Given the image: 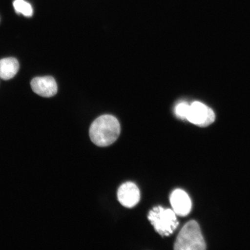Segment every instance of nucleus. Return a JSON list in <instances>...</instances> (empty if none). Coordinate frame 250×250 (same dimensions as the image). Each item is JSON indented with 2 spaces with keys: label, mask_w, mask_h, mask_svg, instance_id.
Returning a JSON list of instances; mask_svg holds the SVG:
<instances>
[{
  "label": "nucleus",
  "mask_w": 250,
  "mask_h": 250,
  "mask_svg": "<svg viewBox=\"0 0 250 250\" xmlns=\"http://www.w3.org/2000/svg\"><path fill=\"white\" fill-rule=\"evenodd\" d=\"M121 132L120 123L111 115H104L93 122L89 129L92 142L99 146H107L117 140Z\"/></svg>",
  "instance_id": "f257e3e1"
},
{
  "label": "nucleus",
  "mask_w": 250,
  "mask_h": 250,
  "mask_svg": "<svg viewBox=\"0 0 250 250\" xmlns=\"http://www.w3.org/2000/svg\"><path fill=\"white\" fill-rule=\"evenodd\" d=\"M206 244L201 228L194 220L187 223L181 230L175 242L176 250H204Z\"/></svg>",
  "instance_id": "f03ea898"
},
{
  "label": "nucleus",
  "mask_w": 250,
  "mask_h": 250,
  "mask_svg": "<svg viewBox=\"0 0 250 250\" xmlns=\"http://www.w3.org/2000/svg\"><path fill=\"white\" fill-rule=\"evenodd\" d=\"M148 220L154 226L156 232L162 236H168L179 226L176 214L173 210L157 206L149 212Z\"/></svg>",
  "instance_id": "7ed1b4c3"
},
{
  "label": "nucleus",
  "mask_w": 250,
  "mask_h": 250,
  "mask_svg": "<svg viewBox=\"0 0 250 250\" xmlns=\"http://www.w3.org/2000/svg\"><path fill=\"white\" fill-rule=\"evenodd\" d=\"M215 115L213 111L203 103L195 102L189 106L186 120L199 127H205L213 123Z\"/></svg>",
  "instance_id": "20e7f679"
},
{
  "label": "nucleus",
  "mask_w": 250,
  "mask_h": 250,
  "mask_svg": "<svg viewBox=\"0 0 250 250\" xmlns=\"http://www.w3.org/2000/svg\"><path fill=\"white\" fill-rule=\"evenodd\" d=\"M117 196L119 202L124 207L132 208L140 201V190L135 184L125 183L119 188Z\"/></svg>",
  "instance_id": "39448f33"
},
{
  "label": "nucleus",
  "mask_w": 250,
  "mask_h": 250,
  "mask_svg": "<svg viewBox=\"0 0 250 250\" xmlns=\"http://www.w3.org/2000/svg\"><path fill=\"white\" fill-rule=\"evenodd\" d=\"M170 201L173 211L179 216H187L191 210V200L187 193L182 189H177L172 192Z\"/></svg>",
  "instance_id": "423d86ee"
},
{
  "label": "nucleus",
  "mask_w": 250,
  "mask_h": 250,
  "mask_svg": "<svg viewBox=\"0 0 250 250\" xmlns=\"http://www.w3.org/2000/svg\"><path fill=\"white\" fill-rule=\"evenodd\" d=\"M31 86L34 92L44 98H51L58 92L57 83L51 76L34 78L31 81Z\"/></svg>",
  "instance_id": "0eeeda50"
},
{
  "label": "nucleus",
  "mask_w": 250,
  "mask_h": 250,
  "mask_svg": "<svg viewBox=\"0 0 250 250\" xmlns=\"http://www.w3.org/2000/svg\"><path fill=\"white\" fill-rule=\"evenodd\" d=\"M20 69V64L17 59L7 58L0 60V78L8 80L14 77Z\"/></svg>",
  "instance_id": "6e6552de"
},
{
  "label": "nucleus",
  "mask_w": 250,
  "mask_h": 250,
  "mask_svg": "<svg viewBox=\"0 0 250 250\" xmlns=\"http://www.w3.org/2000/svg\"><path fill=\"white\" fill-rule=\"evenodd\" d=\"M13 5L17 13L22 14L26 17H30L33 15L32 7L29 2L24 0H15Z\"/></svg>",
  "instance_id": "1a4fd4ad"
},
{
  "label": "nucleus",
  "mask_w": 250,
  "mask_h": 250,
  "mask_svg": "<svg viewBox=\"0 0 250 250\" xmlns=\"http://www.w3.org/2000/svg\"><path fill=\"white\" fill-rule=\"evenodd\" d=\"M189 105L186 102H181L179 103L175 108V114L177 117L180 120H186L189 108Z\"/></svg>",
  "instance_id": "9d476101"
}]
</instances>
